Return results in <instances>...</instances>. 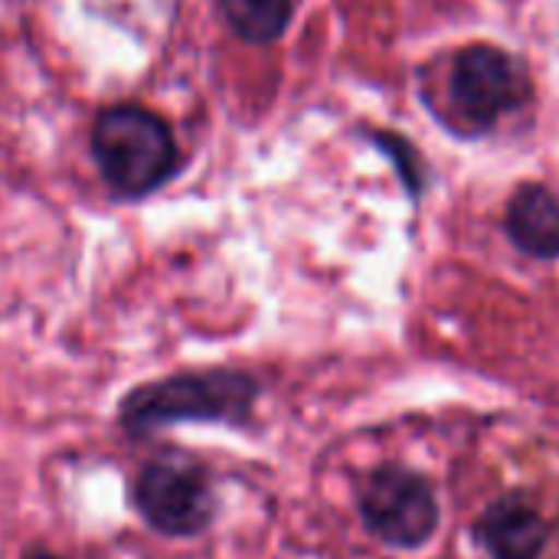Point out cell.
I'll use <instances>...</instances> for the list:
<instances>
[{"label": "cell", "mask_w": 559, "mask_h": 559, "mask_svg": "<svg viewBox=\"0 0 559 559\" xmlns=\"http://www.w3.org/2000/svg\"><path fill=\"white\" fill-rule=\"evenodd\" d=\"M259 383L239 370H197L144 383L121 400L118 423L128 436H147L177 423H246Z\"/></svg>", "instance_id": "1"}, {"label": "cell", "mask_w": 559, "mask_h": 559, "mask_svg": "<svg viewBox=\"0 0 559 559\" xmlns=\"http://www.w3.org/2000/svg\"><path fill=\"white\" fill-rule=\"evenodd\" d=\"M92 154L105 183L124 197L157 190L177 167L167 121L141 105L105 108L92 128Z\"/></svg>", "instance_id": "2"}, {"label": "cell", "mask_w": 559, "mask_h": 559, "mask_svg": "<svg viewBox=\"0 0 559 559\" xmlns=\"http://www.w3.org/2000/svg\"><path fill=\"white\" fill-rule=\"evenodd\" d=\"M134 511L167 537H193L213 518V488L203 465L187 455H164L141 468L131 485Z\"/></svg>", "instance_id": "3"}, {"label": "cell", "mask_w": 559, "mask_h": 559, "mask_svg": "<svg viewBox=\"0 0 559 559\" xmlns=\"http://www.w3.org/2000/svg\"><path fill=\"white\" fill-rule=\"evenodd\" d=\"M360 514L370 534L393 547H423L439 524L432 488L406 468L373 472L360 488Z\"/></svg>", "instance_id": "4"}, {"label": "cell", "mask_w": 559, "mask_h": 559, "mask_svg": "<svg viewBox=\"0 0 559 559\" xmlns=\"http://www.w3.org/2000/svg\"><path fill=\"white\" fill-rule=\"evenodd\" d=\"M452 95L459 111L488 128L501 115L521 108L531 95L524 69L498 46H468L455 59Z\"/></svg>", "instance_id": "5"}, {"label": "cell", "mask_w": 559, "mask_h": 559, "mask_svg": "<svg viewBox=\"0 0 559 559\" xmlns=\"http://www.w3.org/2000/svg\"><path fill=\"white\" fill-rule=\"evenodd\" d=\"M475 531L491 559H540L550 537L547 521L524 498L495 501Z\"/></svg>", "instance_id": "6"}, {"label": "cell", "mask_w": 559, "mask_h": 559, "mask_svg": "<svg viewBox=\"0 0 559 559\" xmlns=\"http://www.w3.org/2000/svg\"><path fill=\"white\" fill-rule=\"evenodd\" d=\"M504 226L527 255L559 259V200L547 187H521L508 203Z\"/></svg>", "instance_id": "7"}, {"label": "cell", "mask_w": 559, "mask_h": 559, "mask_svg": "<svg viewBox=\"0 0 559 559\" xmlns=\"http://www.w3.org/2000/svg\"><path fill=\"white\" fill-rule=\"evenodd\" d=\"M229 26L249 43H272L285 33L292 0H219Z\"/></svg>", "instance_id": "8"}, {"label": "cell", "mask_w": 559, "mask_h": 559, "mask_svg": "<svg viewBox=\"0 0 559 559\" xmlns=\"http://www.w3.org/2000/svg\"><path fill=\"white\" fill-rule=\"evenodd\" d=\"M29 559H59V557H49V554H36V557H29Z\"/></svg>", "instance_id": "9"}]
</instances>
